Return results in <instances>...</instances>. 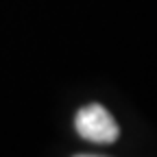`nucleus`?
Segmentation results:
<instances>
[{
    "label": "nucleus",
    "mask_w": 157,
    "mask_h": 157,
    "mask_svg": "<svg viewBox=\"0 0 157 157\" xmlns=\"http://www.w3.org/2000/svg\"><path fill=\"white\" fill-rule=\"evenodd\" d=\"M74 129L83 140L94 144H111L120 135V129H118L113 116L98 103H90L76 111Z\"/></svg>",
    "instance_id": "nucleus-1"
},
{
    "label": "nucleus",
    "mask_w": 157,
    "mask_h": 157,
    "mask_svg": "<svg viewBox=\"0 0 157 157\" xmlns=\"http://www.w3.org/2000/svg\"><path fill=\"white\" fill-rule=\"evenodd\" d=\"M76 157H101V155H76Z\"/></svg>",
    "instance_id": "nucleus-2"
}]
</instances>
